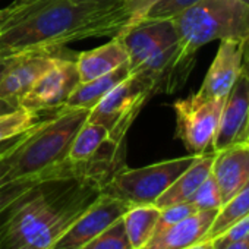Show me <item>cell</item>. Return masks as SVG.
<instances>
[{
	"mask_svg": "<svg viewBox=\"0 0 249 249\" xmlns=\"http://www.w3.org/2000/svg\"><path fill=\"white\" fill-rule=\"evenodd\" d=\"M198 210L189 202H179V204H173V205H169V207H164L160 210V215H159V220H157V226H156V231H160V230H164L179 221H182L183 218L189 217L191 214L196 213ZM154 236V234H153Z\"/></svg>",
	"mask_w": 249,
	"mask_h": 249,
	"instance_id": "obj_27",
	"label": "cell"
},
{
	"mask_svg": "<svg viewBox=\"0 0 249 249\" xmlns=\"http://www.w3.org/2000/svg\"><path fill=\"white\" fill-rule=\"evenodd\" d=\"M43 180H47L43 176H36V178H28V179H21V180H14L6 185L0 186V215L5 214V211L17 201L24 194L31 191L34 186L41 183Z\"/></svg>",
	"mask_w": 249,
	"mask_h": 249,
	"instance_id": "obj_26",
	"label": "cell"
},
{
	"mask_svg": "<svg viewBox=\"0 0 249 249\" xmlns=\"http://www.w3.org/2000/svg\"><path fill=\"white\" fill-rule=\"evenodd\" d=\"M18 54H19V53L11 54V56H2V57H0V81H2V78L6 75V72L9 71V68L12 66V63L15 62V59H17Z\"/></svg>",
	"mask_w": 249,
	"mask_h": 249,
	"instance_id": "obj_31",
	"label": "cell"
},
{
	"mask_svg": "<svg viewBox=\"0 0 249 249\" xmlns=\"http://www.w3.org/2000/svg\"><path fill=\"white\" fill-rule=\"evenodd\" d=\"M122 2L114 5L73 0L12 3L2 19L0 57L38 49H57L87 38L114 37L126 25Z\"/></svg>",
	"mask_w": 249,
	"mask_h": 249,
	"instance_id": "obj_1",
	"label": "cell"
},
{
	"mask_svg": "<svg viewBox=\"0 0 249 249\" xmlns=\"http://www.w3.org/2000/svg\"><path fill=\"white\" fill-rule=\"evenodd\" d=\"M73 2H82V3H98V5H114L122 0H73Z\"/></svg>",
	"mask_w": 249,
	"mask_h": 249,
	"instance_id": "obj_34",
	"label": "cell"
},
{
	"mask_svg": "<svg viewBox=\"0 0 249 249\" xmlns=\"http://www.w3.org/2000/svg\"><path fill=\"white\" fill-rule=\"evenodd\" d=\"M36 2V0H15V3H31Z\"/></svg>",
	"mask_w": 249,
	"mask_h": 249,
	"instance_id": "obj_37",
	"label": "cell"
},
{
	"mask_svg": "<svg viewBox=\"0 0 249 249\" xmlns=\"http://www.w3.org/2000/svg\"><path fill=\"white\" fill-rule=\"evenodd\" d=\"M18 107H15L14 104H11L9 101L3 100V98H0V116L2 114H6V113H11L14 110H17Z\"/></svg>",
	"mask_w": 249,
	"mask_h": 249,
	"instance_id": "obj_33",
	"label": "cell"
},
{
	"mask_svg": "<svg viewBox=\"0 0 249 249\" xmlns=\"http://www.w3.org/2000/svg\"><path fill=\"white\" fill-rule=\"evenodd\" d=\"M221 249H249V234L242 237V239H239V240H234V242L226 245Z\"/></svg>",
	"mask_w": 249,
	"mask_h": 249,
	"instance_id": "obj_32",
	"label": "cell"
},
{
	"mask_svg": "<svg viewBox=\"0 0 249 249\" xmlns=\"http://www.w3.org/2000/svg\"><path fill=\"white\" fill-rule=\"evenodd\" d=\"M33 129H34V128H33ZM33 129H30V131H27V132H24V134H21V135H18V137H15V138L6 140V141H0V157L5 156L6 153H9L11 150L17 148V147L30 135V132H31Z\"/></svg>",
	"mask_w": 249,
	"mask_h": 249,
	"instance_id": "obj_30",
	"label": "cell"
},
{
	"mask_svg": "<svg viewBox=\"0 0 249 249\" xmlns=\"http://www.w3.org/2000/svg\"><path fill=\"white\" fill-rule=\"evenodd\" d=\"M186 249H214L213 246V242H208V240H204V242H199L194 246H189Z\"/></svg>",
	"mask_w": 249,
	"mask_h": 249,
	"instance_id": "obj_35",
	"label": "cell"
},
{
	"mask_svg": "<svg viewBox=\"0 0 249 249\" xmlns=\"http://www.w3.org/2000/svg\"><path fill=\"white\" fill-rule=\"evenodd\" d=\"M211 176L220 189L223 204L227 202L249 180V142L214 153Z\"/></svg>",
	"mask_w": 249,
	"mask_h": 249,
	"instance_id": "obj_15",
	"label": "cell"
},
{
	"mask_svg": "<svg viewBox=\"0 0 249 249\" xmlns=\"http://www.w3.org/2000/svg\"><path fill=\"white\" fill-rule=\"evenodd\" d=\"M6 12H8V8H6ZM6 15V14H5ZM3 15V17H5ZM3 17H0V31H2V19H3Z\"/></svg>",
	"mask_w": 249,
	"mask_h": 249,
	"instance_id": "obj_38",
	"label": "cell"
},
{
	"mask_svg": "<svg viewBox=\"0 0 249 249\" xmlns=\"http://www.w3.org/2000/svg\"><path fill=\"white\" fill-rule=\"evenodd\" d=\"M76 54L78 53L69 52L60 56L21 98L19 108L37 114L62 110L72 91L81 82L76 68Z\"/></svg>",
	"mask_w": 249,
	"mask_h": 249,
	"instance_id": "obj_8",
	"label": "cell"
},
{
	"mask_svg": "<svg viewBox=\"0 0 249 249\" xmlns=\"http://www.w3.org/2000/svg\"><path fill=\"white\" fill-rule=\"evenodd\" d=\"M131 75L128 62L119 66L117 69L98 76L95 79L79 82L78 87L72 91L69 95L66 106L71 108H92L104 95H107L116 85H119L122 81H124Z\"/></svg>",
	"mask_w": 249,
	"mask_h": 249,
	"instance_id": "obj_20",
	"label": "cell"
},
{
	"mask_svg": "<svg viewBox=\"0 0 249 249\" xmlns=\"http://www.w3.org/2000/svg\"><path fill=\"white\" fill-rule=\"evenodd\" d=\"M119 156H124V142H113L108 137V131L103 124L87 120L73 138L68 154V161L88 163Z\"/></svg>",
	"mask_w": 249,
	"mask_h": 249,
	"instance_id": "obj_17",
	"label": "cell"
},
{
	"mask_svg": "<svg viewBox=\"0 0 249 249\" xmlns=\"http://www.w3.org/2000/svg\"><path fill=\"white\" fill-rule=\"evenodd\" d=\"M213 160L214 153L198 156L196 160L164 191V194L156 201L154 205L161 210L173 204L189 201V198L201 186V183L211 175Z\"/></svg>",
	"mask_w": 249,
	"mask_h": 249,
	"instance_id": "obj_19",
	"label": "cell"
},
{
	"mask_svg": "<svg viewBox=\"0 0 249 249\" xmlns=\"http://www.w3.org/2000/svg\"><path fill=\"white\" fill-rule=\"evenodd\" d=\"M89 111V108L63 107L56 116L41 120L17 148L0 157V186L36 176L66 178L65 161Z\"/></svg>",
	"mask_w": 249,
	"mask_h": 249,
	"instance_id": "obj_3",
	"label": "cell"
},
{
	"mask_svg": "<svg viewBox=\"0 0 249 249\" xmlns=\"http://www.w3.org/2000/svg\"><path fill=\"white\" fill-rule=\"evenodd\" d=\"M66 53L69 52L65 47L38 49L19 53L6 75L0 81V98L19 108L21 98L28 92L36 81Z\"/></svg>",
	"mask_w": 249,
	"mask_h": 249,
	"instance_id": "obj_11",
	"label": "cell"
},
{
	"mask_svg": "<svg viewBox=\"0 0 249 249\" xmlns=\"http://www.w3.org/2000/svg\"><path fill=\"white\" fill-rule=\"evenodd\" d=\"M88 178L43 180L17 199L0 221V249H50L101 195Z\"/></svg>",
	"mask_w": 249,
	"mask_h": 249,
	"instance_id": "obj_2",
	"label": "cell"
},
{
	"mask_svg": "<svg viewBox=\"0 0 249 249\" xmlns=\"http://www.w3.org/2000/svg\"><path fill=\"white\" fill-rule=\"evenodd\" d=\"M245 68L248 72V79H249V40H248V46H246V54H245Z\"/></svg>",
	"mask_w": 249,
	"mask_h": 249,
	"instance_id": "obj_36",
	"label": "cell"
},
{
	"mask_svg": "<svg viewBox=\"0 0 249 249\" xmlns=\"http://www.w3.org/2000/svg\"><path fill=\"white\" fill-rule=\"evenodd\" d=\"M189 202L198 211L220 210L221 208V205H223L221 194H220V189H218V186H217V183H215V180H214V178L211 175L194 192V195L189 198Z\"/></svg>",
	"mask_w": 249,
	"mask_h": 249,
	"instance_id": "obj_25",
	"label": "cell"
},
{
	"mask_svg": "<svg viewBox=\"0 0 249 249\" xmlns=\"http://www.w3.org/2000/svg\"><path fill=\"white\" fill-rule=\"evenodd\" d=\"M226 97L202 98L196 92L175 101L176 138H179L189 154H207L215 137L220 114Z\"/></svg>",
	"mask_w": 249,
	"mask_h": 249,
	"instance_id": "obj_7",
	"label": "cell"
},
{
	"mask_svg": "<svg viewBox=\"0 0 249 249\" xmlns=\"http://www.w3.org/2000/svg\"><path fill=\"white\" fill-rule=\"evenodd\" d=\"M0 231H2V226H0Z\"/></svg>",
	"mask_w": 249,
	"mask_h": 249,
	"instance_id": "obj_41",
	"label": "cell"
},
{
	"mask_svg": "<svg viewBox=\"0 0 249 249\" xmlns=\"http://www.w3.org/2000/svg\"><path fill=\"white\" fill-rule=\"evenodd\" d=\"M81 249H134L128 240L122 218L101 231Z\"/></svg>",
	"mask_w": 249,
	"mask_h": 249,
	"instance_id": "obj_24",
	"label": "cell"
},
{
	"mask_svg": "<svg viewBox=\"0 0 249 249\" xmlns=\"http://www.w3.org/2000/svg\"><path fill=\"white\" fill-rule=\"evenodd\" d=\"M131 208L129 204L114 196L101 195L89 208L66 230V233L50 249H81L113 223L120 220Z\"/></svg>",
	"mask_w": 249,
	"mask_h": 249,
	"instance_id": "obj_10",
	"label": "cell"
},
{
	"mask_svg": "<svg viewBox=\"0 0 249 249\" xmlns=\"http://www.w3.org/2000/svg\"><path fill=\"white\" fill-rule=\"evenodd\" d=\"M199 0H160L156 3L144 19H172Z\"/></svg>",
	"mask_w": 249,
	"mask_h": 249,
	"instance_id": "obj_28",
	"label": "cell"
},
{
	"mask_svg": "<svg viewBox=\"0 0 249 249\" xmlns=\"http://www.w3.org/2000/svg\"><path fill=\"white\" fill-rule=\"evenodd\" d=\"M153 95L151 82L141 73H131L91 108L88 122L103 124L113 142L123 144L132 123Z\"/></svg>",
	"mask_w": 249,
	"mask_h": 249,
	"instance_id": "obj_6",
	"label": "cell"
},
{
	"mask_svg": "<svg viewBox=\"0 0 249 249\" xmlns=\"http://www.w3.org/2000/svg\"><path fill=\"white\" fill-rule=\"evenodd\" d=\"M248 41L221 40L217 54L196 94L202 98H221L229 94L239 78L246 54Z\"/></svg>",
	"mask_w": 249,
	"mask_h": 249,
	"instance_id": "obj_13",
	"label": "cell"
},
{
	"mask_svg": "<svg viewBox=\"0 0 249 249\" xmlns=\"http://www.w3.org/2000/svg\"><path fill=\"white\" fill-rule=\"evenodd\" d=\"M198 156L160 161L140 169H120L103 188V194L134 205H154L164 191L196 160Z\"/></svg>",
	"mask_w": 249,
	"mask_h": 249,
	"instance_id": "obj_5",
	"label": "cell"
},
{
	"mask_svg": "<svg viewBox=\"0 0 249 249\" xmlns=\"http://www.w3.org/2000/svg\"><path fill=\"white\" fill-rule=\"evenodd\" d=\"M194 65L195 60H188L180 56L179 46L175 43L157 52L132 73L145 76L151 82L154 94H170L185 85Z\"/></svg>",
	"mask_w": 249,
	"mask_h": 249,
	"instance_id": "obj_14",
	"label": "cell"
},
{
	"mask_svg": "<svg viewBox=\"0 0 249 249\" xmlns=\"http://www.w3.org/2000/svg\"><path fill=\"white\" fill-rule=\"evenodd\" d=\"M160 215L156 205H134L122 217L124 231L134 249H141L153 237Z\"/></svg>",
	"mask_w": 249,
	"mask_h": 249,
	"instance_id": "obj_21",
	"label": "cell"
},
{
	"mask_svg": "<svg viewBox=\"0 0 249 249\" xmlns=\"http://www.w3.org/2000/svg\"><path fill=\"white\" fill-rule=\"evenodd\" d=\"M179 53L195 60L196 52L221 40H249V5L243 0H199L172 18Z\"/></svg>",
	"mask_w": 249,
	"mask_h": 249,
	"instance_id": "obj_4",
	"label": "cell"
},
{
	"mask_svg": "<svg viewBox=\"0 0 249 249\" xmlns=\"http://www.w3.org/2000/svg\"><path fill=\"white\" fill-rule=\"evenodd\" d=\"M40 114L24 108H17L11 113L0 116V141L15 138L40 123Z\"/></svg>",
	"mask_w": 249,
	"mask_h": 249,
	"instance_id": "obj_23",
	"label": "cell"
},
{
	"mask_svg": "<svg viewBox=\"0 0 249 249\" xmlns=\"http://www.w3.org/2000/svg\"><path fill=\"white\" fill-rule=\"evenodd\" d=\"M248 214H249V180L240 191H237L227 202L221 205L205 236V240L210 242L215 239L218 234L226 231L230 226H233L236 221L246 217Z\"/></svg>",
	"mask_w": 249,
	"mask_h": 249,
	"instance_id": "obj_22",
	"label": "cell"
},
{
	"mask_svg": "<svg viewBox=\"0 0 249 249\" xmlns=\"http://www.w3.org/2000/svg\"><path fill=\"white\" fill-rule=\"evenodd\" d=\"M128 62V53L120 38L113 37L107 44L76 54L81 82L103 76Z\"/></svg>",
	"mask_w": 249,
	"mask_h": 249,
	"instance_id": "obj_18",
	"label": "cell"
},
{
	"mask_svg": "<svg viewBox=\"0 0 249 249\" xmlns=\"http://www.w3.org/2000/svg\"><path fill=\"white\" fill-rule=\"evenodd\" d=\"M114 37L120 38L126 49L131 73L157 52L178 43L172 19H144L131 28L120 31Z\"/></svg>",
	"mask_w": 249,
	"mask_h": 249,
	"instance_id": "obj_12",
	"label": "cell"
},
{
	"mask_svg": "<svg viewBox=\"0 0 249 249\" xmlns=\"http://www.w3.org/2000/svg\"><path fill=\"white\" fill-rule=\"evenodd\" d=\"M217 213L218 210L196 211L182 221L154 233L141 249H186L204 242Z\"/></svg>",
	"mask_w": 249,
	"mask_h": 249,
	"instance_id": "obj_16",
	"label": "cell"
},
{
	"mask_svg": "<svg viewBox=\"0 0 249 249\" xmlns=\"http://www.w3.org/2000/svg\"><path fill=\"white\" fill-rule=\"evenodd\" d=\"M243 2H246V3H248V5H249V0H243Z\"/></svg>",
	"mask_w": 249,
	"mask_h": 249,
	"instance_id": "obj_40",
	"label": "cell"
},
{
	"mask_svg": "<svg viewBox=\"0 0 249 249\" xmlns=\"http://www.w3.org/2000/svg\"><path fill=\"white\" fill-rule=\"evenodd\" d=\"M159 2L160 0H122V9L128 18V22L122 28V31L144 21L150 9Z\"/></svg>",
	"mask_w": 249,
	"mask_h": 249,
	"instance_id": "obj_29",
	"label": "cell"
},
{
	"mask_svg": "<svg viewBox=\"0 0 249 249\" xmlns=\"http://www.w3.org/2000/svg\"><path fill=\"white\" fill-rule=\"evenodd\" d=\"M245 142H249V79L243 63L239 78L226 95L211 150L218 153Z\"/></svg>",
	"mask_w": 249,
	"mask_h": 249,
	"instance_id": "obj_9",
	"label": "cell"
},
{
	"mask_svg": "<svg viewBox=\"0 0 249 249\" xmlns=\"http://www.w3.org/2000/svg\"><path fill=\"white\" fill-rule=\"evenodd\" d=\"M6 14V8L5 9H0V17H3Z\"/></svg>",
	"mask_w": 249,
	"mask_h": 249,
	"instance_id": "obj_39",
	"label": "cell"
}]
</instances>
